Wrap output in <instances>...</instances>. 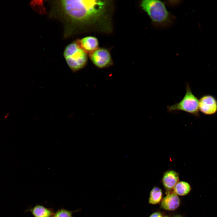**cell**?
<instances>
[{"label": "cell", "mask_w": 217, "mask_h": 217, "mask_svg": "<svg viewBox=\"0 0 217 217\" xmlns=\"http://www.w3.org/2000/svg\"><path fill=\"white\" fill-rule=\"evenodd\" d=\"M109 2L103 0H65L56 2V10L63 19L65 33L68 35L77 28L106 21Z\"/></svg>", "instance_id": "obj_1"}, {"label": "cell", "mask_w": 217, "mask_h": 217, "mask_svg": "<svg viewBox=\"0 0 217 217\" xmlns=\"http://www.w3.org/2000/svg\"><path fill=\"white\" fill-rule=\"evenodd\" d=\"M140 6L156 27H166L173 23L174 16L167 9L162 2L158 0H143Z\"/></svg>", "instance_id": "obj_2"}, {"label": "cell", "mask_w": 217, "mask_h": 217, "mask_svg": "<svg viewBox=\"0 0 217 217\" xmlns=\"http://www.w3.org/2000/svg\"><path fill=\"white\" fill-rule=\"evenodd\" d=\"M63 55L68 66L73 72L82 69L87 63V53L81 48L77 42L68 45Z\"/></svg>", "instance_id": "obj_3"}, {"label": "cell", "mask_w": 217, "mask_h": 217, "mask_svg": "<svg viewBox=\"0 0 217 217\" xmlns=\"http://www.w3.org/2000/svg\"><path fill=\"white\" fill-rule=\"evenodd\" d=\"M169 112L181 111L198 117L199 114V100L192 93L188 84L186 86L185 95L179 102L167 106Z\"/></svg>", "instance_id": "obj_4"}, {"label": "cell", "mask_w": 217, "mask_h": 217, "mask_svg": "<svg viewBox=\"0 0 217 217\" xmlns=\"http://www.w3.org/2000/svg\"><path fill=\"white\" fill-rule=\"evenodd\" d=\"M91 61L96 67L100 69L108 67L113 64L109 52L104 48H98L89 54Z\"/></svg>", "instance_id": "obj_5"}, {"label": "cell", "mask_w": 217, "mask_h": 217, "mask_svg": "<svg viewBox=\"0 0 217 217\" xmlns=\"http://www.w3.org/2000/svg\"><path fill=\"white\" fill-rule=\"evenodd\" d=\"M199 110L207 115H213L217 112V100L213 96L206 95L199 100Z\"/></svg>", "instance_id": "obj_6"}, {"label": "cell", "mask_w": 217, "mask_h": 217, "mask_svg": "<svg viewBox=\"0 0 217 217\" xmlns=\"http://www.w3.org/2000/svg\"><path fill=\"white\" fill-rule=\"evenodd\" d=\"M77 42L81 48L87 53H89L90 54L98 48V40L94 36L85 37Z\"/></svg>", "instance_id": "obj_7"}, {"label": "cell", "mask_w": 217, "mask_h": 217, "mask_svg": "<svg viewBox=\"0 0 217 217\" xmlns=\"http://www.w3.org/2000/svg\"><path fill=\"white\" fill-rule=\"evenodd\" d=\"M180 200L178 195L174 192L168 193L161 201V206L168 210H175L179 206Z\"/></svg>", "instance_id": "obj_8"}, {"label": "cell", "mask_w": 217, "mask_h": 217, "mask_svg": "<svg viewBox=\"0 0 217 217\" xmlns=\"http://www.w3.org/2000/svg\"><path fill=\"white\" fill-rule=\"evenodd\" d=\"M162 181L166 190H170L174 189L179 182V175L176 171L172 170H168L164 174Z\"/></svg>", "instance_id": "obj_9"}, {"label": "cell", "mask_w": 217, "mask_h": 217, "mask_svg": "<svg viewBox=\"0 0 217 217\" xmlns=\"http://www.w3.org/2000/svg\"><path fill=\"white\" fill-rule=\"evenodd\" d=\"M26 211L30 212L34 217H52L54 213L52 210L40 205H36Z\"/></svg>", "instance_id": "obj_10"}, {"label": "cell", "mask_w": 217, "mask_h": 217, "mask_svg": "<svg viewBox=\"0 0 217 217\" xmlns=\"http://www.w3.org/2000/svg\"><path fill=\"white\" fill-rule=\"evenodd\" d=\"M173 189L174 192L177 195L183 196L188 194L190 191L191 187L188 183L181 181L176 184Z\"/></svg>", "instance_id": "obj_11"}, {"label": "cell", "mask_w": 217, "mask_h": 217, "mask_svg": "<svg viewBox=\"0 0 217 217\" xmlns=\"http://www.w3.org/2000/svg\"><path fill=\"white\" fill-rule=\"evenodd\" d=\"M162 195L161 189L157 187H153L150 192L149 200V203L152 204L158 203L161 200Z\"/></svg>", "instance_id": "obj_12"}, {"label": "cell", "mask_w": 217, "mask_h": 217, "mask_svg": "<svg viewBox=\"0 0 217 217\" xmlns=\"http://www.w3.org/2000/svg\"><path fill=\"white\" fill-rule=\"evenodd\" d=\"M78 210L71 211L64 208H61L54 212L52 217H73L72 214L77 212Z\"/></svg>", "instance_id": "obj_13"}, {"label": "cell", "mask_w": 217, "mask_h": 217, "mask_svg": "<svg viewBox=\"0 0 217 217\" xmlns=\"http://www.w3.org/2000/svg\"><path fill=\"white\" fill-rule=\"evenodd\" d=\"M149 217H163L162 214L159 212H156L153 213Z\"/></svg>", "instance_id": "obj_14"}, {"label": "cell", "mask_w": 217, "mask_h": 217, "mask_svg": "<svg viewBox=\"0 0 217 217\" xmlns=\"http://www.w3.org/2000/svg\"><path fill=\"white\" fill-rule=\"evenodd\" d=\"M174 217H182L180 215H177Z\"/></svg>", "instance_id": "obj_15"}, {"label": "cell", "mask_w": 217, "mask_h": 217, "mask_svg": "<svg viewBox=\"0 0 217 217\" xmlns=\"http://www.w3.org/2000/svg\"><path fill=\"white\" fill-rule=\"evenodd\" d=\"M168 217V216H164V217Z\"/></svg>", "instance_id": "obj_16"}]
</instances>
